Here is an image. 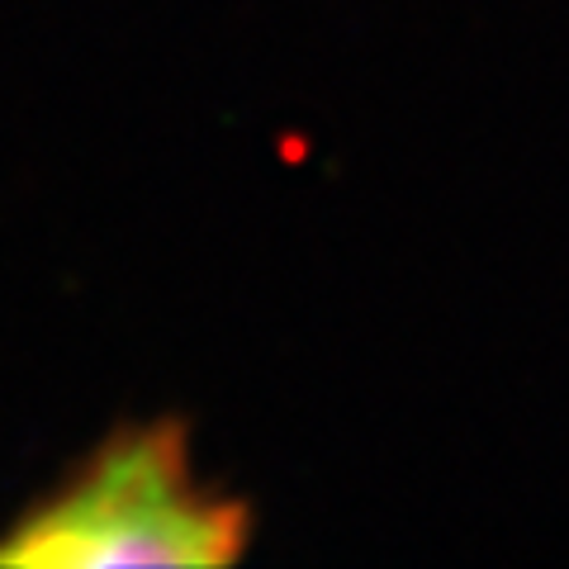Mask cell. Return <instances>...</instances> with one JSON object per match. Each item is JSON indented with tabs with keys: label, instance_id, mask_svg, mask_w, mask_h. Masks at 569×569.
Listing matches in <instances>:
<instances>
[{
	"label": "cell",
	"instance_id": "6da1fadb",
	"mask_svg": "<svg viewBox=\"0 0 569 569\" xmlns=\"http://www.w3.org/2000/svg\"><path fill=\"white\" fill-rule=\"evenodd\" d=\"M252 541V512L194 475L181 422H138L33 503L6 537L14 569H123L228 565Z\"/></svg>",
	"mask_w": 569,
	"mask_h": 569
}]
</instances>
